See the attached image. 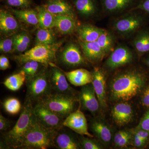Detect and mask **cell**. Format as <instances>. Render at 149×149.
Wrapping results in <instances>:
<instances>
[{"label":"cell","instance_id":"7bdbcfd3","mask_svg":"<svg viewBox=\"0 0 149 149\" xmlns=\"http://www.w3.org/2000/svg\"><path fill=\"white\" fill-rule=\"evenodd\" d=\"M134 9L141 10L149 13V0H143Z\"/></svg>","mask_w":149,"mask_h":149},{"label":"cell","instance_id":"b9f144b4","mask_svg":"<svg viewBox=\"0 0 149 149\" xmlns=\"http://www.w3.org/2000/svg\"><path fill=\"white\" fill-rule=\"evenodd\" d=\"M135 134L146 141L149 138V131L143 129H136Z\"/></svg>","mask_w":149,"mask_h":149},{"label":"cell","instance_id":"4dcf8cb0","mask_svg":"<svg viewBox=\"0 0 149 149\" xmlns=\"http://www.w3.org/2000/svg\"><path fill=\"white\" fill-rule=\"evenodd\" d=\"M31 43L29 35L25 32L15 34L13 52L22 53L27 50Z\"/></svg>","mask_w":149,"mask_h":149},{"label":"cell","instance_id":"83f0119b","mask_svg":"<svg viewBox=\"0 0 149 149\" xmlns=\"http://www.w3.org/2000/svg\"><path fill=\"white\" fill-rule=\"evenodd\" d=\"M91 128L94 133L102 141L108 143L111 139V133L109 128L105 124L99 121H94L91 124Z\"/></svg>","mask_w":149,"mask_h":149},{"label":"cell","instance_id":"e0dca14e","mask_svg":"<svg viewBox=\"0 0 149 149\" xmlns=\"http://www.w3.org/2000/svg\"><path fill=\"white\" fill-rule=\"evenodd\" d=\"M80 45L85 58L91 62L101 61L107 54L97 41L92 42L80 41Z\"/></svg>","mask_w":149,"mask_h":149},{"label":"cell","instance_id":"8992f818","mask_svg":"<svg viewBox=\"0 0 149 149\" xmlns=\"http://www.w3.org/2000/svg\"><path fill=\"white\" fill-rule=\"evenodd\" d=\"M27 94L26 97L32 103L37 102L41 99L52 93L50 82L49 72L43 69L35 77L26 80Z\"/></svg>","mask_w":149,"mask_h":149},{"label":"cell","instance_id":"6da1fadb","mask_svg":"<svg viewBox=\"0 0 149 149\" xmlns=\"http://www.w3.org/2000/svg\"><path fill=\"white\" fill-rule=\"evenodd\" d=\"M146 82L145 74L138 71H127L118 74L111 84L112 97L117 101L130 100L141 92Z\"/></svg>","mask_w":149,"mask_h":149},{"label":"cell","instance_id":"7c38bea8","mask_svg":"<svg viewBox=\"0 0 149 149\" xmlns=\"http://www.w3.org/2000/svg\"><path fill=\"white\" fill-rule=\"evenodd\" d=\"M61 61L69 67L80 66L85 63V59L79 47L74 43L67 45L60 56Z\"/></svg>","mask_w":149,"mask_h":149},{"label":"cell","instance_id":"f6af8a7d","mask_svg":"<svg viewBox=\"0 0 149 149\" xmlns=\"http://www.w3.org/2000/svg\"><path fill=\"white\" fill-rule=\"evenodd\" d=\"M128 133V132L125 131H118L116 134L114 138V142L116 146H117L121 139Z\"/></svg>","mask_w":149,"mask_h":149},{"label":"cell","instance_id":"4316f807","mask_svg":"<svg viewBox=\"0 0 149 149\" xmlns=\"http://www.w3.org/2000/svg\"><path fill=\"white\" fill-rule=\"evenodd\" d=\"M35 42L36 45L55 44V35L52 29L39 28L36 32Z\"/></svg>","mask_w":149,"mask_h":149},{"label":"cell","instance_id":"30bf717a","mask_svg":"<svg viewBox=\"0 0 149 149\" xmlns=\"http://www.w3.org/2000/svg\"><path fill=\"white\" fill-rule=\"evenodd\" d=\"M133 58V53L128 47L118 46L112 52L107 60L106 65L109 69H116L129 63Z\"/></svg>","mask_w":149,"mask_h":149},{"label":"cell","instance_id":"5bb4252c","mask_svg":"<svg viewBox=\"0 0 149 149\" xmlns=\"http://www.w3.org/2000/svg\"><path fill=\"white\" fill-rule=\"evenodd\" d=\"M91 84L84 85L81 88L79 101L83 109L95 114L98 110L100 104L93 85Z\"/></svg>","mask_w":149,"mask_h":149},{"label":"cell","instance_id":"74e56055","mask_svg":"<svg viewBox=\"0 0 149 149\" xmlns=\"http://www.w3.org/2000/svg\"><path fill=\"white\" fill-rule=\"evenodd\" d=\"M136 129H143L149 131V109L142 117Z\"/></svg>","mask_w":149,"mask_h":149},{"label":"cell","instance_id":"5b68a950","mask_svg":"<svg viewBox=\"0 0 149 149\" xmlns=\"http://www.w3.org/2000/svg\"><path fill=\"white\" fill-rule=\"evenodd\" d=\"M78 100L73 95L51 93L37 102L40 103L63 119L74 111Z\"/></svg>","mask_w":149,"mask_h":149},{"label":"cell","instance_id":"9c48e42d","mask_svg":"<svg viewBox=\"0 0 149 149\" xmlns=\"http://www.w3.org/2000/svg\"><path fill=\"white\" fill-rule=\"evenodd\" d=\"M50 82L54 93L73 95L72 89L63 70L54 65L49 72Z\"/></svg>","mask_w":149,"mask_h":149},{"label":"cell","instance_id":"7402d4cb","mask_svg":"<svg viewBox=\"0 0 149 149\" xmlns=\"http://www.w3.org/2000/svg\"><path fill=\"white\" fill-rule=\"evenodd\" d=\"M102 29L91 24H84L78 27L77 35L80 41L92 42L97 41Z\"/></svg>","mask_w":149,"mask_h":149},{"label":"cell","instance_id":"1f68e13d","mask_svg":"<svg viewBox=\"0 0 149 149\" xmlns=\"http://www.w3.org/2000/svg\"><path fill=\"white\" fill-rule=\"evenodd\" d=\"M23 65L21 70L24 71L26 74V80L31 79L40 73L43 69H41V66L45 65L42 63L35 61H29Z\"/></svg>","mask_w":149,"mask_h":149},{"label":"cell","instance_id":"2e32d148","mask_svg":"<svg viewBox=\"0 0 149 149\" xmlns=\"http://www.w3.org/2000/svg\"><path fill=\"white\" fill-rule=\"evenodd\" d=\"M19 28L18 19L10 13L4 10L0 11V31L1 34L10 37L15 35Z\"/></svg>","mask_w":149,"mask_h":149},{"label":"cell","instance_id":"44dd1931","mask_svg":"<svg viewBox=\"0 0 149 149\" xmlns=\"http://www.w3.org/2000/svg\"><path fill=\"white\" fill-rule=\"evenodd\" d=\"M54 27L63 34H69L77 28L75 18L68 15H55Z\"/></svg>","mask_w":149,"mask_h":149},{"label":"cell","instance_id":"8fae6325","mask_svg":"<svg viewBox=\"0 0 149 149\" xmlns=\"http://www.w3.org/2000/svg\"><path fill=\"white\" fill-rule=\"evenodd\" d=\"M92 84L100 103L103 108L107 107L106 80L103 70L98 67L93 70Z\"/></svg>","mask_w":149,"mask_h":149},{"label":"cell","instance_id":"cb8c5ba5","mask_svg":"<svg viewBox=\"0 0 149 149\" xmlns=\"http://www.w3.org/2000/svg\"><path fill=\"white\" fill-rule=\"evenodd\" d=\"M133 46L136 52L140 54L149 52V30L140 31L133 42Z\"/></svg>","mask_w":149,"mask_h":149},{"label":"cell","instance_id":"3957f363","mask_svg":"<svg viewBox=\"0 0 149 149\" xmlns=\"http://www.w3.org/2000/svg\"><path fill=\"white\" fill-rule=\"evenodd\" d=\"M57 132L40 124L34 114L21 149H46L54 147V140Z\"/></svg>","mask_w":149,"mask_h":149},{"label":"cell","instance_id":"ee69618b","mask_svg":"<svg viewBox=\"0 0 149 149\" xmlns=\"http://www.w3.org/2000/svg\"><path fill=\"white\" fill-rule=\"evenodd\" d=\"M130 139H131V135L130 133L128 132V133L119 142L117 146L120 147V148L126 146L129 143Z\"/></svg>","mask_w":149,"mask_h":149},{"label":"cell","instance_id":"ffe728a7","mask_svg":"<svg viewBox=\"0 0 149 149\" xmlns=\"http://www.w3.org/2000/svg\"><path fill=\"white\" fill-rule=\"evenodd\" d=\"M63 127L58 131L54 140V147L59 149H79L80 145L76 139L63 129Z\"/></svg>","mask_w":149,"mask_h":149},{"label":"cell","instance_id":"d590c367","mask_svg":"<svg viewBox=\"0 0 149 149\" xmlns=\"http://www.w3.org/2000/svg\"><path fill=\"white\" fill-rule=\"evenodd\" d=\"M8 5L21 9H27L31 5V0H6Z\"/></svg>","mask_w":149,"mask_h":149},{"label":"cell","instance_id":"60d3db41","mask_svg":"<svg viewBox=\"0 0 149 149\" xmlns=\"http://www.w3.org/2000/svg\"><path fill=\"white\" fill-rule=\"evenodd\" d=\"M10 63L8 58L5 56H0V69L5 70L9 68Z\"/></svg>","mask_w":149,"mask_h":149},{"label":"cell","instance_id":"7dc6e473","mask_svg":"<svg viewBox=\"0 0 149 149\" xmlns=\"http://www.w3.org/2000/svg\"><path fill=\"white\" fill-rule=\"evenodd\" d=\"M144 62H145V64L149 68V55L147 56L146 58L145 59Z\"/></svg>","mask_w":149,"mask_h":149},{"label":"cell","instance_id":"ab89813d","mask_svg":"<svg viewBox=\"0 0 149 149\" xmlns=\"http://www.w3.org/2000/svg\"><path fill=\"white\" fill-rule=\"evenodd\" d=\"M10 126L9 121L1 113L0 115V130L6 131Z\"/></svg>","mask_w":149,"mask_h":149},{"label":"cell","instance_id":"484cf974","mask_svg":"<svg viewBox=\"0 0 149 149\" xmlns=\"http://www.w3.org/2000/svg\"><path fill=\"white\" fill-rule=\"evenodd\" d=\"M27 77L25 72L22 70L18 73L12 74L5 79L3 84L9 90L12 91H18L23 85Z\"/></svg>","mask_w":149,"mask_h":149},{"label":"cell","instance_id":"d6a6232c","mask_svg":"<svg viewBox=\"0 0 149 149\" xmlns=\"http://www.w3.org/2000/svg\"><path fill=\"white\" fill-rule=\"evenodd\" d=\"M4 109L8 113L14 115L17 114L21 110L22 106L19 100L15 97L6 99L3 104Z\"/></svg>","mask_w":149,"mask_h":149},{"label":"cell","instance_id":"f546056e","mask_svg":"<svg viewBox=\"0 0 149 149\" xmlns=\"http://www.w3.org/2000/svg\"><path fill=\"white\" fill-rule=\"evenodd\" d=\"M74 4L77 11L83 16H91L95 11V7L92 0H76Z\"/></svg>","mask_w":149,"mask_h":149},{"label":"cell","instance_id":"52a82bcc","mask_svg":"<svg viewBox=\"0 0 149 149\" xmlns=\"http://www.w3.org/2000/svg\"><path fill=\"white\" fill-rule=\"evenodd\" d=\"M33 113L37 121L46 128L58 131L64 126V119L40 103L34 107Z\"/></svg>","mask_w":149,"mask_h":149},{"label":"cell","instance_id":"836d02e7","mask_svg":"<svg viewBox=\"0 0 149 149\" xmlns=\"http://www.w3.org/2000/svg\"><path fill=\"white\" fill-rule=\"evenodd\" d=\"M129 2L130 0H104V5L107 10L114 12L124 8Z\"/></svg>","mask_w":149,"mask_h":149},{"label":"cell","instance_id":"ba28073f","mask_svg":"<svg viewBox=\"0 0 149 149\" xmlns=\"http://www.w3.org/2000/svg\"><path fill=\"white\" fill-rule=\"evenodd\" d=\"M79 104L78 108L65 118L63 125L79 135L93 138L94 136L88 131L87 119L80 109L81 105L80 102Z\"/></svg>","mask_w":149,"mask_h":149},{"label":"cell","instance_id":"8d00e7d4","mask_svg":"<svg viewBox=\"0 0 149 149\" xmlns=\"http://www.w3.org/2000/svg\"><path fill=\"white\" fill-rule=\"evenodd\" d=\"M80 144L85 149H100L101 147L95 141L89 138L83 137L80 140Z\"/></svg>","mask_w":149,"mask_h":149},{"label":"cell","instance_id":"4fadbf2b","mask_svg":"<svg viewBox=\"0 0 149 149\" xmlns=\"http://www.w3.org/2000/svg\"><path fill=\"white\" fill-rule=\"evenodd\" d=\"M143 22L142 17L131 15L118 19L114 24L115 30L122 35H128L137 31Z\"/></svg>","mask_w":149,"mask_h":149},{"label":"cell","instance_id":"9a60e30c","mask_svg":"<svg viewBox=\"0 0 149 149\" xmlns=\"http://www.w3.org/2000/svg\"><path fill=\"white\" fill-rule=\"evenodd\" d=\"M111 116L117 125L120 126L126 125L133 118V109L128 103H118L113 107Z\"/></svg>","mask_w":149,"mask_h":149},{"label":"cell","instance_id":"7a4b0ae2","mask_svg":"<svg viewBox=\"0 0 149 149\" xmlns=\"http://www.w3.org/2000/svg\"><path fill=\"white\" fill-rule=\"evenodd\" d=\"M33 108L32 101L26 97L18 120L11 130L3 134L1 146L8 149H21L33 119Z\"/></svg>","mask_w":149,"mask_h":149},{"label":"cell","instance_id":"bcb514c9","mask_svg":"<svg viewBox=\"0 0 149 149\" xmlns=\"http://www.w3.org/2000/svg\"><path fill=\"white\" fill-rule=\"evenodd\" d=\"M146 141H144L143 140L141 139V138L135 134L134 139H133V143H134V145L135 146L138 147V148L143 146L146 143Z\"/></svg>","mask_w":149,"mask_h":149},{"label":"cell","instance_id":"277c9868","mask_svg":"<svg viewBox=\"0 0 149 149\" xmlns=\"http://www.w3.org/2000/svg\"><path fill=\"white\" fill-rule=\"evenodd\" d=\"M61 44L59 42L53 45H36L24 54L15 56V59L20 65L29 61H35L47 67L55 61L56 54Z\"/></svg>","mask_w":149,"mask_h":149},{"label":"cell","instance_id":"ac0fdd59","mask_svg":"<svg viewBox=\"0 0 149 149\" xmlns=\"http://www.w3.org/2000/svg\"><path fill=\"white\" fill-rule=\"evenodd\" d=\"M70 84L75 86H83L92 83L93 73L87 70L80 68L69 72L63 70Z\"/></svg>","mask_w":149,"mask_h":149},{"label":"cell","instance_id":"d6986e66","mask_svg":"<svg viewBox=\"0 0 149 149\" xmlns=\"http://www.w3.org/2000/svg\"><path fill=\"white\" fill-rule=\"evenodd\" d=\"M42 6L54 15H68L75 17L72 6L64 0H49Z\"/></svg>","mask_w":149,"mask_h":149},{"label":"cell","instance_id":"f35d334b","mask_svg":"<svg viewBox=\"0 0 149 149\" xmlns=\"http://www.w3.org/2000/svg\"><path fill=\"white\" fill-rule=\"evenodd\" d=\"M141 102L143 106L149 108V85L144 90Z\"/></svg>","mask_w":149,"mask_h":149},{"label":"cell","instance_id":"603a6c76","mask_svg":"<svg viewBox=\"0 0 149 149\" xmlns=\"http://www.w3.org/2000/svg\"><path fill=\"white\" fill-rule=\"evenodd\" d=\"M13 15L18 20L29 25L38 26V13L37 10L28 9L12 10Z\"/></svg>","mask_w":149,"mask_h":149},{"label":"cell","instance_id":"e575fe53","mask_svg":"<svg viewBox=\"0 0 149 149\" xmlns=\"http://www.w3.org/2000/svg\"><path fill=\"white\" fill-rule=\"evenodd\" d=\"M15 35L10 36L1 40L0 50L3 53H9L13 52L15 42Z\"/></svg>","mask_w":149,"mask_h":149},{"label":"cell","instance_id":"d4e9b609","mask_svg":"<svg viewBox=\"0 0 149 149\" xmlns=\"http://www.w3.org/2000/svg\"><path fill=\"white\" fill-rule=\"evenodd\" d=\"M39 28L52 29L54 27L55 15L47 10L42 6L37 8Z\"/></svg>","mask_w":149,"mask_h":149},{"label":"cell","instance_id":"f1b7e54d","mask_svg":"<svg viewBox=\"0 0 149 149\" xmlns=\"http://www.w3.org/2000/svg\"><path fill=\"white\" fill-rule=\"evenodd\" d=\"M97 42L107 54L112 51L114 45V40L109 31L102 29Z\"/></svg>","mask_w":149,"mask_h":149}]
</instances>
